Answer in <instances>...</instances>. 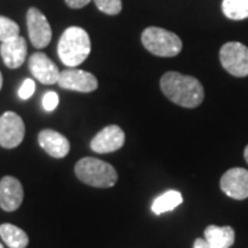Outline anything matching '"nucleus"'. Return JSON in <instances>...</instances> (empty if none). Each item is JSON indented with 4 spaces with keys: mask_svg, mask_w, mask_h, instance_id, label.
<instances>
[{
    "mask_svg": "<svg viewBox=\"0 0 248 248\" xmlns=\"http://www.w3.org/2000/svg\"><path fill=\"white\" fill-rule=\"evenodd\" d=\"M0 236L10 248H27L29 244L27 233L11 223L0 225Z\"/></svg>",
    "mask_w": 248,
    "mask_h": 248,
    "instance_id": "16",
    "label": "nucleus"
},
{
    "mask_svg": "<svg viewBox=\"0 0 248 248\" xmlns=\"http://www.w3.org/2000/svg\"><path fill=\"white\" fill-rule=\"evenodd\" d=\"M204 239L211 248H231L234 244V231L231 226L210 225L204 231Z\"/></svg>",
    "mask_w": 248,
    "mask_h": 248,
    "instance_id": "15",
    "label": "nucleus"
},
{
    "mask_svg": "<svg viewBox=\"0 0 248 248\" xmlns=\"http://www.w3.org/2000/svg\"><path fill=\"white\" fill-rule=\"evenodd\" d=\"M19 36V27L17 22L7 17L0 16V42H7Z\"/></svg>",
    "mask_w": 248,
    "mask_h": 248,
    "instance_id": "19",
    "label": "nucleus"
},
{
    "mask_svg": "<svg viewBox=\"0 0 248 248\" xmlns=\"http://www.w3.org/2000/svg\"><path fill=\"white\" fill-rule=\"evenodd\" d=\"M94 3L99 11L108 16H117L123 9L122 0H94Z\"/></svg>",
    "mask_w": 248,
    "mask_h": 248,
    "instance_id": "20",
    "label": "nucleus"
},
{
    "mask_svg": "<svg viewBox=\"0 0 248 248\" xmlns=\"http://www.w3.org/2000/svg\"><path fill=\"white\" fill-rule=\"evenodd\" d=\"M27 40L21 36L7 40V42H3L0 46V55L3 58L4 65L10 69L19 68L27 60Z\"/></svg>",
    "mask_w": 248,
    "mask_h": 248,
    "instance_id": "13",
    "label": "nucleus"
},
{
    "mask_svg": "<svg viewBox=\"0 0 248 248\" xmlns=\"http://www.w3.org/2000/svg\"><path fill=\"white\" fill-rule=\"evenodd\" d=\"M125 135L119 125H107L91 140L90 148L95 153H112L119 151L124 145Z\"/></svg>",
    "mask_w": 248,
    "mask_h": 248,
    "instance_id": "10",
    "label": "nucleus"
},
{
    "mask_svg": "<svg viewBox=\"0 0 248 248\" xmlns=\"http://www.w3.org/2000/svg\"><path fill=\"white\" fill-rule=\"evenodd\" d=\"M27 25L31 43L36 48H45L46 46H48V43L51 42L53 31L46 16L40 10L36 7H31L28 10Z\"/></svg>",
    "mask_w": 248,
    "mask_h": 248,
    "instance_id": "7",
    "label": "nucleus"
},
{
    "mask_svg": "<svg viewBox=\"0 0 248 248\" xmlns=\"http://www.w3.org/2000/svg\"><path fill=\"white\" fill-rule=\"evenodd\" d=\"M91 42L89 33L79 27L65 29L58 42V55L68 68H76L90 55Z\"/></svg>",
    "mask_w": 248,
    "mask_h": 248,
    "instance_id": "2",
    "label": "nucleus"
},
{
    "mask_svg": "<svg viewBox=\"0 0 248 248\" xmlns=\"http://www.w3.org/2000/svg\"><path fill=\"white\" fill-rule=\"evenodd\" d=\"M222 192L234 200H244L248 197V171L246 169L228 170L219 182Z\"/></svg>",
    "mask_w": 248,
    "mask_h": 248,
    "instance_id": "9",
    "label": "nucleus"
},
{
    "mask_svg": "<svg viewBox=\"0 0 248 248\" xmlns=\"http://www.w3.org/2000/svg\"><path fill=\"white\" fill-rule=\"evenodd\" d=\"M1 86H3V76H1V73H0V90H1Z\"/></svg>",
    "mask_w": 248,
    "mask_h": 248,
    "instance_id": "26",
    "label": "nucleus"
},
{
    "mask_svg": "<svg viewBox=\"0 0 248 248\" xmlns=\"http://www.w3.org/2000/svg\"><path fill=\"white\" fill-rule=\"evenodd\" d=\"M193 248H211L210 244L205 241V239H196L195 244H193Z\"/></svg>",
    "mask_w": 248,
    "mask_h": 248,
    "instance_id": "24",
    "label": "nucleus"
},
{
    "mask_svg": "<svg viewBox=\"0 0 248 248\" xmlns=\"http://www.w3.org/2000/svg\"><path fill=\"white\" fill-rule=\"evenodd\" d=\"M33 93H35V81L32 79H25L22 86L18 90V97L25 101V99H29L32 97Z\"/></svg>",
    "mask_w": 248,
    "mask_h": 248,
    "instance_id": "22",
    "label": "nucleus"
},
{
    "mask_svg": "<svg viewBox=\"0 0 248 248\" xmlns=\"http://www.w3.org/2000/svg\"><path fill=\"white\" fill-rule=\"evenodd\" d=\"M143 47L156 57H175L182 50L179 36L159 27L146 28L141 36Z\"/></svg>",
    "mask_w": 248,
    "mask_h": 248,
    "instance_id": "4",
    "label": "nucleus"
},
{
    "mask_svg": "<svg viewBox=\"0 0 248 248\" xmlns=\"http://www.w3.org/2000/svg\"><path fill=\"white\" fill-rule=\"evenodd\" d=\"M24 200V189L21 182L14 177H4L0 181V207L13 213L18 210Z\"/></svg>",
    "mask_w": 248,
    "mask_h": 248,
    "instance_id": "11",
    "label": "nucleus"
},
{
    "mask_svg": "<svg viewBox=\"0 0 248 248\" xmlns=\"http://www.w3.org/2000/svg\"><path fill=\"white\" fill-rule=\"evenodd\" d=\"M75 174L83 184L94 187H112L117 182L113 166L95 157H83L75 167Z\"/></svg>",
    "mask_w": 248,
    "mask_h": 248,
    "instance_id": "3",
    "label": "nucleus"
},
{
    "mask_svg": "<svg viewBox=\"0 0 248 248\" xmlns=\"http://www.w3.org/2000/svg\"><path fill=\"white\" fill-rule=\"evenodd\" d=\"M219 60L225 71L236 78L248 76V47L239 42H229L222 46Z\"/></svg>",
    "mask_w": 248,
    "mask_h": 248,
    "instance_id": "5",
    "label": "nucleus"
},
{
    "mask_svg": "<svg viewBox=\"0 0 248 248\" xmlns=\"http://www.w3.org/2000/svg\"><path fill=\"white\" fill-rule=\"evenodd\" d=\"M222 13L233 21L248 18V0H222Z\"/></svg>",
    "mask_w": 248,
    "mask_h": 248,
    "instance_id": "18",
    "label": "nucleus"
},
{
    "mask_svg": "<svg viewBox=\"0 0 248 248\" xmlns=\"http://www.w3.org/2000/svg\"><path fill=\"white\" fill-rule=\"evenodd\" d=\"M0 248H4V247H3V244H1V243H0Z\"/></svg>",
    "mask_w": 248,
    "mask_h": 248,
    "instance_id": "27",
    "label": "nucleus"
},
{
    "mask_svg": "<svg viewBox=\"0 0 248 248\" xmlns=\"http://www.w3.org/2000/svg\"><path fill=\"white\" fill-rule=\"evenodd\" d=\"M29 71L43 84H55L60 79V69L45 53H35L29 58Z\"/></svg>",
    "mask_w": 248,
    "mask_h": 248,
    "instance_id": "12",
    "label": "nucleus"
},
{
    "mask_svg": "<svg viewBox=\"0 0 248 248\" xmlns=\"http://www.w3.org/2000/svg\"><path fill=\"white\" fill-rule=\"evenodd\" d=\"M39 145L45 149L47 155H50L54 159H62L65 157L69 149H71V143L68 141V138H65L62 134L54 130H43L39 133Z\"/></svg>",
    "mask_w": 248,
    "mask_h": 248,
    "instance_id": "14",
    "label": "nucleus"
},
{
    "mask_svg": "<svg viewBox=\"0 0 248 248\" xmlns=\"http://www.w3.org/2000/svg\"><path fill=\"white\" fill-rule=\"evenodd\" d=\"M61 89L78 91V93H93L98 87V80L89 72L80 71L78 68H69L60 73L57 83Z\"/></svg>",
    "mask_w": 248,
    "mask_h": 248,
    "instance_id": "8",
    "label": "nucleus"
},
{
    "mask_svg": "<svg viewBox=\"0 0 248 248\" xmlns=\"http://www.w3.org/2000/svg\"><path fill=\"white\" fill-rule=\"evenodd\" d=\"M90 1L93 0H65V3L71 7V9H83L84 6H87Z\"/></svg>",
    "mask_w": 248,
    "mask_h": 248,
    "instance_id": "23",
    "label": "nucleus"
},
{
    "mask_svg": "<svg viewBox=\"0 0 248 248\" xmlns=\"http://www.w3.org/2000/svg\"><path fill=\"white\" fill-rule=\"evenodd\" d=\"M160 89L171 102L182 108H197L204 99L202 83L193 76L167 72L160 79Z\"/></svg>",
    "mask_w": 248,
    "mask_h": 248,
    "instance_id": "1",
    "label": "nucleus"
},
{
    "mask_svg": "<svg viewBox=\"0 0 248 248\" xmlns=\"http://www.w3.org/2000/svg\"><path fill=\"white\" fill-rule=\"evenodd\" d=\"M182 202H184V197L178 190H167L153 200L152 211L156 215L170 213V211L175 210L179 204H182Z\"/></svg>",
    "mask_w": 248,
    "mask_h": 248,
    "instance_id": "17",
    "label": "nucleus"
},
{
    "mask_svg": "<svg viewBox=\"0 0 248 248\" xmlns=\"http://www.w3.org/2000/svg\"><path fill=\"white\" fill-rule=\"evenodd\" d=\"M244 159H246V161L248 163V145L246 146V149H244Z\"/></svg>",
    "mask_w": 248,
    "mask_h": 248,
    "instance_id": "25",
    "label": "nucleus"
},
{
    "mask_svg": "<svg viewBox=\"0 0 248 248\" xmlns=\"http://www.w3.org/2000/svg\"><path fill=\"white\" fill-rule=\"evenodd\" d=\"M25 137V124L21 116L14 112H6L0 117V146L14 149Z\"/></svg>",
    "mask_w": 248,
    "mask_h": 248,
    "instance_id": "6",
    "label": "nucleus"
},
{
    "mask_svg": "<svg viewBox=\"0 0 248 248\" xmlns=\"http://www.w3.org/2000/svg\"><path fill=\"white\" fill-rule=\"evenodd\" d=\"M58 104H60V97L54 91H47L43 99H42V105H43V109H45L46 112L55 110L57 107H58Z\"/></svg>",
    "mask_w": 248,
    "mask_h": 248,
    "instance_id": "21",
    "label": "nucleus"
}]
</instances>
